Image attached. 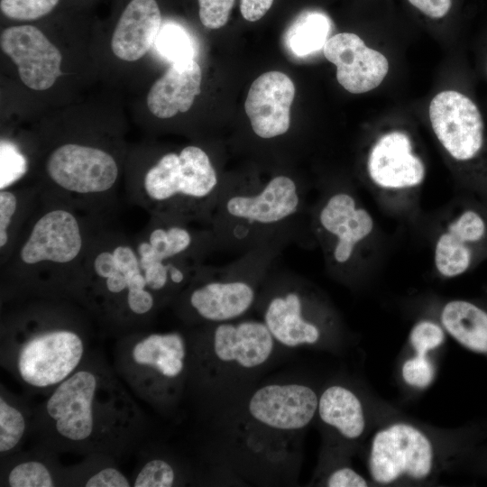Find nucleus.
Listing matches in <instances>:
<instances>
[{"instance_id":"obj_21","label":"nucleus","mask_w":487,"mask_h":487,"mask_svg":"<svg viewBox=\"0 0 487 487\" xmlns=\"http://www.w3.org/2000/svg\"><path fill=\"white\" fill-rule=\"evenodd\" d=\"M157 218V216H155ZM146 236L136 240L135 248L144 262L180 260L187 257L194 235L183 222L158 217Z\"/></svg>"},{"instance_id":"obj_27","label":"nucleus","mask_w":487,"mask_h":487,"mask_svg":"<svg viewBox=\"0 0 487 487\" xmlns=\"http://www.w3.org/2000/svg\"><path fill=\"white\" fill-rule=\"evenodd\" d=\"M26 428L23 414L0 398V452L7 453L14 449L23 438Z\"/></svg>"},{"instance_id":"obj_24","label":"nucleus","mask_w":487,"mask_h":487,"mask_svg":"<svg viewBox=\"0 0 487 487\" xmlns=\"http://www.w3.org/2000/svg\"><path fill=\"white\" fill-rule=\"evenodd\" d=\"M330 29V20L326 15L319 12H307L289 29L288 46L296 56L310 54L324 47Z\"/></svg>"},{"instance_id":"obj_33","label":"nucleus","mask_w":487,"mask_h":487,"mask_svg":"<svg viewBox=\"0 0 487 487\" xmlns=\"http://www.w3.org/2000/svg\"><path fill=\"white\" fill-rule=\"evenodd\" d=\"M401 373L408 384L425 388L433 381L434 368L427 355L416 354L403 363Z\"/></svg>"},{"instance_id":"obj_12","label":"nucleus","mask_w":487,"mask_h":487,"mask_svg":"<svg viewBox=\"0 0 487 487\" xmlns=\"http://www.w3.org/2000/svg\"><path fill=\"white\" fill-rule=\"evenodd\" d=\"M367 171L375 186L390 192L417 188L426 175L424 162L413 152L410 138L400 131L384 133L374 142Z\"/></svg>"},{"instance_id":"obj_26","label":"nucleus","mask_w":487,"mask_h":487,"mask_svg":"<svg viewBox=\"0 0 487 487\" xmlns=\"http://www.w3.org/2000/svg\"><path fill=\"white\" fill-rule=\"evenodd\" d=\"M159 52L172 62L194 59L195 52L188 33L179 25L166 23L155 40Z\"/></svg>"},{"instance_id":"obj_6","label":"nucleus","mask_w":487,"mask_h":487,"mask_svg":"<svg viewBox=\"0 0 487 487\" xmlns=\"http://www.w3.org/2000/svg\"><path fill=\"white\" fill-rule=\"evenodd\" d=\"M221 202L222 215L243 238L250 227L271 228L290 220L300 210L301 191L292 178L277 175L256 190L233 191Z\"/></svg>"},{"instance_id":"obj_34","label":"nucleus","mask_w":487,"mask_h":487,"mask_svg":"<svg viewBox=\"0 0 487 487\" xmlns=\"http://www.w3.org/2000/svg\"><path fill=\"white\" fill-rule=\"evenodd\" d=\"M199 19L208 29H219L228 21L234 0H198Z\"/></svg>"},{"instance_id":"obj_29","label":"nucleus","mask_w":487,"mask_h":487,"mask_svg":"<svg viewBox=\"0 0 487 487\" xmlns=\"http://www.w3.org/2000/svg\"><path fill=\"white\" fill-rule=\"evenodd\" d=\"M59 0H1L2 13L8 18L32 21L51 13Z\"/></svg>"},{"instance_id":"obj_5","label":"nucleus","mask_w":487,"mask_h":487,"mask_svg":"<svg viewBox=\"0 0 487 487\" xmlns=\"http://www.w3.org/2000/svg\"><path fill=\"white\" fill-rule=\"evenodd\" d=\"M90 370H77L52 391L45 410L57 434L64 440L83 444L93 440L105 427L97 400L104 383Z\"/></svg>"},{"instance_id":"obj_37","label":"nucleus","mask_w":487,"mask_h":487,"mask_svg":"<svg viewBox=\"0 0 487 487\" xmlns=\"http://www.w3.org/2000/svg\"><path fill=\"white\" fill-rule=\"evenodd\" d=\"M413 6L431 18L445 16L452 6V0H408Z\"/></svg>"},{"instance_id":"obj_19","label":"nucleus","mask_w":487,"mask_h":487,"mask_svg":"<svg viewBox=\"0 0 487 487\" xmlns=\"http://www.w3.org/2000/svg\"><path fill=\"white\" fill-rule=\"evenodd\" d=\"M303 309V299L296 290H288L269 300L263 322L275 341L289 347L318 341L320 330L305 317Z\"/></svg>"},{"instance_id":"obj_11","label":"nucleus","mask_w":487,"mask_h":487,"mask_svg":"<svg viewBox=\"0 0 487 487\" xmlns=\"http://www.w3.org/2000/svg\"><path fill=\"white\" fill-rule=\"evenodd\" d=\"M323 51L326 59L336 67L338 83L353 94L376 88L389 70L387 58L366 46L352 32L333 35L325 43Z\"/></svg>"},{"instance_id":"obj_38","label":"nucleus","mask_w":487,"mask_h":487,"mask_svg":"<svg viewBox=\"0 0 487 487\" xmlns=\"http://www.w3.org/2000/svg\"><path fill=\"white\" fill-rule=\"evenodd\" d=\"M273 0H240V12L249 22H256L265 15Z\"/></svg>"},{"instance_id":"obj_39","label":"nucleus","mask_w":487,"mask_h":487,"mask_svg":"<svg viewBox=\"0 0 487 487\" xmlns=\"http://www.w3.org/2000/svg\"><path fill=\"white\" fill-rule=\"evenodd\" d=\"M484 72H485V75L487 77V59H486L485 64H484Z\"/></svg>"},{"instance_id":"obj_20","label":"nucleus","mask_w":487,"mask_h":487,"mask_svg":"<svg viewBox=\"0 0 487 487\" xmlns=\"http://www.w3.org/2000/svg\"><path fill=\"white\" fill-rule=\"evenodd\" d=\"M186 345L179 333L150 334L132 348L133 363L167 379L180 375L184 370Z\"/></svg>"},{"instance_id":"obj_30","label":"nucleus","mask_w":487,"mask_h":487,"mask_svg":"<svg viewBox=\"0 0 487 487\" xmlns=\"http://www.w3.org/2000/svg\"><path fill=\"white\" fill-rule=\"evenodd\" d=\"M176 481V473L170 464L162 459L148 461L136 475L134 487H170Z\"/></svg>"},{"instance_id":"obj_4","label":"nucleus","mask_w":487,"mask_h":487,"mask_svg":"<svg viewBox=\"0 0 487 487\" xmlns=\"http://www.w3.org/2000/svg\"><path fill=\"white\" fill-rule=\"evenodd\" d=\"M19 345V377L38 389L59 385L76 371L84 354L81 335L64 324L36 325Z\"/></svg>"},{"instance_id":"obj_35","label":"nucleus","mask_w":487,"mask_h":487,"mask_svg":"<svg viewBox=\"0 0 487 487\" xmlns=\"http://www.w3.org/2000/svg\"><path fill=\"white\" fill-rule=\"evenodd\" d=\"M87 487H129V480L118 469L106 467L91 475L86 482Z\"/></svg>"},{"instance_id":"obj_36","label":"nucleus","mask_w":487,"mask_h":487,"mask_svg":"<svg viewBox=\"0 0 487 487\" xmlns=\"http://www.w3.org/2000/svg\"><path fill=\"white\" fill-rule=\"evenodd\" d=\"M326 485L329 487H365V479L349 467H343L334 471L327 478Z\"/></svg>"},{"instance_id":"obj_14","label":"nucleus","mask_w":487,"mask_h":487,"mask_svg":"<svg viewBox=\"0 0 487 487\" xmlns=\"http://www.w3.org/2000/svg\"><path fill=\"white\" fill-rule=\"evenodd\" d=\"M294 96V83L280 71H268L253 82L244 109L257 136L271 139L288 132Z\"/></svg>"},{"instance_id":"obj_31","label":"nucleus","mask_w":487,"mask_h":487,"mask_svg":"<svg viewBox=\"0 0 487 487\" xmlns=\"http://www.w3.org/2000/svg\"><path fill=\"white\" fill-rule=\"evenodd\" d=\"M27 170L25 157L11 142L1 141V189L21 179Z\"/></svg>"},{"instance_id":"obj_23","label":"nucleus","mask_w":487,"mask_h":487,"mask_svg":"<svg viewBox=\"0 0 487 487\" xmlns=\"http://www.w3.org/2000/svg\"><path fill=\"white\" fill-rule=\"evenodd\" d=\"M321 420L335 428L344 437L356 439L363 432L365 419L361 401L349 389L333 385L318 398Z\"/></svg>"},{"instance_id":"obj_18","label":"nucleus","mask_w":487,"mask_h":487,"mask_svg":"<svg viewBox=\"0 0 487 487\" xmlns=\"http://www.w3.org/2000/svg\"><path fill=\"white\" fill-rule=\"evenodd\" d=\"M201 78V69L194 59L172 62L149 90V110L161 119L187 112L200 93Z\"/></svg>"},{"instance_id":"obj_3","label":"nucleus","mask_w":487,"mask_h":487,"mask_svg":"<svg viewBox=\"0 0 487 487\" xmlns=\"http://www.w3.org/2000/svg\"><path fill=\"white\" fill-rule=\"evenodd\" d=\"M45 173L51 188L39 194L41 198L90 211L115 193L119 166L104 149L67 142L49 154Z\"/></svg>"},{"instance_id":"obj_22","label":"nucleus","mask_w":487,"mask_h":487,"mask_svg":"<svg viewBox=\"0 0 487 487\" xmlns=\"http://www.w3.org/2000/svg\"><path fill=\"white\" fill-rule=\"evenodd\" d=\"M446 332L471 351L487 354V309L464 299L447 302L441 311Z\"/></svg>"},{"instance_id":"obj_32","label":"nucleus","mask_w":487,"mask_h":487,"mask_svg":"<svg viewBox=\"0 0 487 487\" xmlns=\"http://www.w3.org/2000/svg\"><path fill=\"white\" fill-rule=\"evenodd\" d=\"M445 340V332L436 323L430 320H421L411 329L409 341L416 354H427L438 347Z\"/></svg>"},{"instance_id":"obj_25","label":"nucleus","mask_w":487,"mask_h":487,"mask_svg":"<svg viewBox=\"0 0 487 487\" xmlns=\"http://www.w3.org/2000/svg\"><path fill=\"white\" fill-rule=\"evenodd\" d=\"M9 188L0 190V250L2 261L10 253L20 231L28 219L25 215V195Z\"/></svg>"},{"instance_id":"obj_9","label":"nucleus","mask_w":487,"mask_h":487,"mask_svg":"<svg viewBox=\"0 0 487 487\" xmlns=\"http://www.w3.org/2000/svg\"><path fill=\"white\" fill-rule=\"evenodd\" d=\"M0 46L16 64L23 83L31 89L46 90L61 75L60 51L32 25L5 29L1 32Z\"/></svg>"},{"instance_id":"obj_10","label":"nucleus","mask_w":487,"mask_h":487,"mask_svg":"<svg viewBox=\"0 0 487 487\" xmlns=\"http://www.w3.org/2000/svg\"><path fill=\"white\" fill-rule=\"evenodd\" d=\"M316 392L304 384H268L251 396L248 411L258 423L280 431L308 426L317 411Z\"/></svg>"},{"instance_id":"obj_15","label":"nucleus","mask_w":487,"mask_h":487,"mask_svg":"<svg viewBox=\"0 0 487 487\" xmlns=\"http://www.w3.org/2000/svg\"><path fill=\"white\" fill-rule=\"evenodd\" d=\"M274 341L263 321H228L216 326L213 351L221 362L251 369L267 362L272 354Z\"/></svg>"},{"instance_id":"obj_8","label":"nucleus","mask_w":487,"mask_h":487,"mask_svg":"<svg viewBox=\"0 0 487 487\" xmlns=\"http://www.w3.org/2000/svg\"><path fill=\"white\" fill-rule=\"evenodd\" d=\"M486 257L487 206L481 200L467 202L436 241V270L445 278H455Z\"/></svg>"},{"instance_id":"obj_7","label":"nucleus","mask_w":487,"mask_h":487,"mask_svg":"<svg viewBox=\"0 0 487 487\" xmlns=\"http://www.w3.org/2000/svg\"><path fill=\"white\" fill-rule=\"evenodd\" d=\"M433 448L429 439L415 427L396 423L378 431L369 457L372 478L390 483L403 475L423 479L431 472Z\"/></svg>"},{"instance_id":"obj_2","label":"nucleus","mask_w":487,"mask_h":487,"mask_svg":"<svg viewBox=\"0 0 487 487\" xmlns=\"http://www.w3.org/2000/svg\"><path fill=\"white\" fill-rule=\"evenodd\" d=\"M218 185L208 154L198 146L188 145L161 156L129 194L153 216L185 223L205 216L216 205Z\"/></svg>"},{"instance_id":"obj_13","label":"nucleus","mask_w":487,"mask_h":487,"mask_svg":"<svg viewBox=\"0 0 487 487\" xmlns=\"http://www.w3.org/2000/svg\"><path fill=\"white\" fill-rule=\"evenodd\" d=\"M320 232L332 240L331 256L338 265L348 263L358 245L372 234L374 221L350 193L337 191L327 198L317 214Z\"/></svg>"},{"instance_id":"obj_16","label":"nucleus","mask_w":487,"mask_h":487,"mask_svg":"<svg viewBox=\"0 0 487 487\" xmlns=\"http://www.w3.org/2000/svg\"><path fill=\"white\" fill-rule=\"evenodd\" d=\"M255 295L253 285L247 280H213L193 288L188 303L201 318L223 323L244 315L253 306Z\"/></svg>"},{"instance_id":"obj_17","label":"nucleus","mask_w":487,"mask_h":487,"mask_svg":"<svg viewBox=\"0 0 487 487\" xmlns=\"http://www.w3.org/2000/svg\"><path fill=\"white\" fill-rule=\"evenodd\" d=\"M161 24V12L155 0H131L112 36L114 54L125 61L138 60L155 42Z\"/></svg>"},{"instance_id":"obj_28","label":"nucleus","mask_w":487,"mask_h":487,"mask_svg":"<svg viewBox=\"0 0 487 487\" xmlns=\"http://www.w3.org/2000/svg\"><path fill=\"white\" fill-rule=\"evenodd\" d=\"M11 487H51L53 477L49 468L38 461H26L14 466L7 477Z\"/></svg>"},{"instance_id":"obj_1","label":"nucleus","mask_w":487,"mask_h":487,"mask_svg":"<svg viewBox=\"0 0 487 487\" xmlns=\"http://www.w3.org/2000/svg\"><path fill=\"white\" fill-rule=\"evenodd\" d=\"M40 201L2 263L6 273L23 283L67 276L80 280L93 241L87 224L69 205L41 198Z\"/></svg>"}]
</instances>
